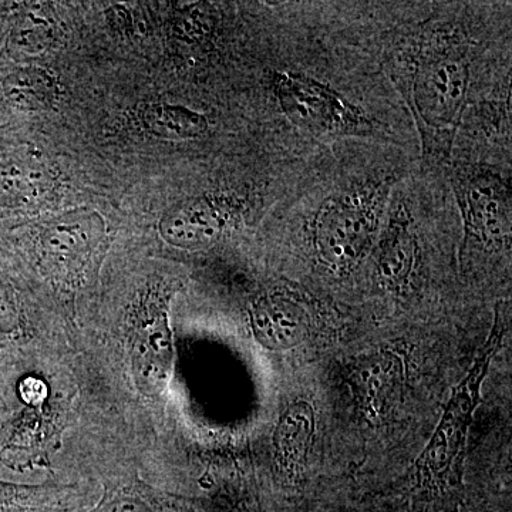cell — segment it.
I'll use <instances>...</instances> for the list:
<instances>
[{"mask_svg": "<svg viewBox=\"0 0 512 512\" xmlns=\"http://www.w3.org/2000/svg\"><path fill=\"white\" fill-rule=\"evenodd\" d=\"M404 94L412 107L424 157L441 163L451 153L466 110L470 60L463 39L440 33L419 46Z\"/></svg>", "mask_w": 512, "mask_h": 512, "instance_id": "cell-1", "label": "cell"}, {"mask_svg": "<svg viewBox=\"0 0 512 512\" xmlns=\"http://www.w3.org/2000/svg\"><path fill=\"white\" fill-rule=\"evenodd\" d=\"M503 335L504 326L500 312L497 311L493 330L483 352L477 357L468 375L453 390L430 443L414 463L410 493L426 495L424 503L440 500L456 484L454 470L463 453L477 404L481 400V386L490 369L491 359L500 349Z\"/></svg>", "mask_w": 512, "mask_h": 512, "instance_id": "cell-2", "label": "cell"}, {"mask_svg": "<svg viewBox=\"0 0 512 512\" xmlns=\"http://www.w3.org/2000/svg\"><path fill=\"white\" fill-rule=\"evenodd\" d=\"M390 185L367 183L330 198L313 222V247L335 274H348L362 262L382 227Z\"/></svg>", "mask_w": 512, "mask_h": 512, "instance_id": "cell-3", "label": "cell"}, {"mask_svg": "<svg viewBox=\"0 0 512 512\" xmlns=\"http://www.w3.org/2000/svg\"><path fill=\"white\" fill-rule=\"evenodd\" d=\"M174 289L165 284L148 285L138 295L128 316V357L140 392L161 396L174 367V338L170 305Z\"/></svg>", "mask_w": 512, "mask_h": 512, "instance_id": "cell-4", "label": "cell"}, {"mask_svg": "<svg viewBox=\"0 0 512 512\" xmlns=\"http://www.w3.org/2000/svg\"><path fill=\"white\" fill-rule=\"evenodd\" d=\"M274 92L293 126L313 136H350L370 128L362 111L342 94L305 74L276 73Z\"/></svg>", "mask_w": 512, "mask_h": 512, "instance_id": "cell-5", "label": "cell"}, {"mask_svg": "<svg viewBox=\"0 0 512 512\" xmlns=\"http://www.w3.org/2000/svg\"><path fill=\"white\" fill-rule=\"evenodd\" d=\"M107 237L106 220L97 211L77 210L49 221L37 241L43 269L57 281L82 275Z\"/></svg>", "mask_w": 512, "mask_h": 512, "instance_id": "cell-6", "label": "cell"}, {"mask_svg": "<svg viewBox=\"0 0 512 512\" xmlns=\"http://www.w3.org/2000/svg\"><path fill=\"white\" fill-rule=\"evenodd\" d=\"M454 191L467 238L485 247L511 235V194L500 175L488 170L454 175Z\"/></svg>", "mask_w": 512, "mask_h": 512, "instance_id": "cell-7", "label": "cell"}, {"mask_svg": "<svg viewBox=\"0 0 512 512\" xmlns=\"http://www.w3.org/2000/svg\"><path fill=\"white\" fill-rule=\"evenodd\" d=\"M249 322L256 342L268 350L295 348L311 338L313 316L298 293L275 289L252 302Z\"/></svg>", "mask_w": 512, "mask_h": 512, "instance_id": "cell-8", "label": "cell"}, {"mask_svg": "<svg viewBox=\"0 0 512 512\" xmlns=\"http://www.w3.org/2000/svg\"><path fill=\"white\" fill-rule=\"evenodd\" d=\"M406 380L403 356L390 349L357 360L349 382L357 406L369 419H380L392 410Z\"/></svg>", "mask_w": 512, "mask_h": 512, "instance_id": "cell-9", "label": "cell"}, {"mask_svg": "<svg viewBox=\"0 0 512 512\" xmlns=\"http://www.w3.org/2000/svg\"><path fill=\"white\" fill-rule=\"evenodd\" d=\"M228 225V212L220 202L195 198L180 202L164 212L158 232L171 247L197 251L220 241Z\"/></svg>", "mask_w": 512, "mask_h": 512, "instance_id": "cell-10", "label": "cell"}, {"mask_svg": "<svg viewBox=\"0 0 512 512\" xmlns=\"http://www.w3.org/2000/svg\"><path fill=\"white\" fill-rule=\"evenodd\" d=\"M315 429V410L305 400L289 404L279 417L274 433V453L276 467L289 488H295L302 481Z\"/></svg>", "mask_w": 512, "mask_h": 512, "instance_id": "cell-11", "label": "cell"}, {"mask_svg": "<svg viewBox=\"0 0 512 512\" xmlns=\"http://www.w3.org/2000/svg\"><path fill=\"white\" fill-rule=\"evenodd\" d=\"M417 256L414 222L403 204L390 211L376 249V272L380 282L393 291L409 284Z\"/></svg>", "mask_w": 512, "mask_h": 512, "instance_id": "cell-12", "label": "cell"}, {"mask_svg": "<svg viewBox=\"0 0 512 512\" xmlns=\"http://www.w3.org/2000/svg\"><path fill=\"white\" fill-rule=\"evenodd\" d=\"M89 512H205L200 504L157 493L140 483L106 487L103 497Z\"/></svg>", "mask_w": 512, "mask_h": 512, "instance_id": "cell-13", "label": "cell"}, {"mask_svg": "<svg viewBox=\"0 0 512 512\" xmlns=\"http://www.w3.org/2000/svg\"><path fill=\"white\" fill-rule=\"evenodd\" d=\"M3 90L13 106L23 111H47L60 97L59 82L49 70L23 66L13 70L3 82Z\"/></svg>", "mask_w": 512, "mask_h": 512, "instance_id": "cell-14", "label": "cell"}, {"mask_svg": "<svg viewBox=\"0 0 512 512\" xmlns=\"http://www.w3.org/2000/svg\"><path fill=\"white\" fill-rule=\"evenodd\" d=\"M148 133L161 140H198L208 133L210 123L198 111L171 103H151L141 114Z\"/></svg>", "mask_w": 512, "mask_h": 512, "instance_id": "cell-15", "label": "cell"}, {"mask_svg": "<svg viewBox=\"0 0 512 512\" xmlns=\"http://www.w3.org/2000/svg\"><path fill=\"white\" fill-rule=\"evenodd\" d=\"M77 507L70 490L0 480V512H72Z\"/></svg>", "mask_w": 512, "mask_h": 512, "instance_id": "cell-16", "label": "cell"}, {"mask_svg": "<svg viewBox=\"0 0 512 512\" xmlns=\"http://www.w3.org/2000/svg\"><path fill=\"white\" fill-rule=\"evenodd\" d=\"M47 187V178L37 168L19 163L0 165V211L36 204Z\"/></svg>", "mask_w": 512, "mask_h": 512, "instance_id": "cell-17", "label": "cell"}, {"mask_svg": "<svg viewBox=\"0 0 512 512\" xmlns=\"http://www.w3.org/2000/svg\"><path fill=\"white\" fill-rule=\"evenodd\" d=\"M57 33L59 29L55 19L42 10H32L20 18L13 28L10 49L15 55L23 57L42 55L56 42Z\"/></svg>", "mask_w": 512, "mask_h": 512, "instance_id": "cell-18", "label": "cell"}, {"mask_svg": "<svg viewBox=\"0 0 512 512\" xmlns=\"http://www.w3.org/2000/svg\"><path fill=\"white\" fill-rule=\"evenodd\" d=\"M23 316L18 293L8 276L0 272V335L18 339L22 335Z\"/></svg>", "mask_w": 512, "mask_h": 512, "instance_id": "cell-19", "label": "cell"}, {"mask_svg": "<svg viewBox=\"0 0 512 512\" xmlns=\"http://www.w3.org/2000/svg\"><path fill=\"white\" fill-rule=\"evenodd\" d=\"M3 365H5V362H3V349L0 348V372H2Z\"/></svg>", "mask_w": 512, "mask_h": 512, "instance_id": "cell-20", "label": "cell"}]
</instances>
